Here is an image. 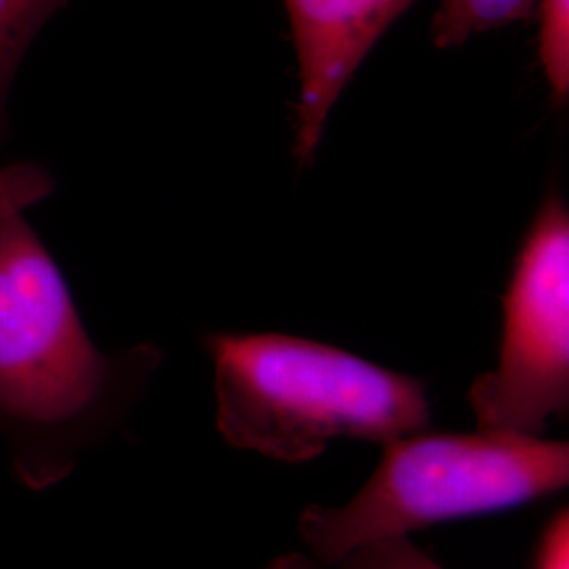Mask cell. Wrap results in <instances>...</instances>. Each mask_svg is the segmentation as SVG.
<instances>
[{
  "label": "cell",
  "instance_id": "cell-4",
  "mask_svg": "<svg viewBox=\"0 0 569 569\" xmlns=\"http://www.w3.org/2000/svg\"><path fill=\"white\" fill-rule=\"evenodd\" d=\"M477 427L545 437L569 406V211L550 194L512 268L498 367L468 390Z\"/></svg>",
  "mask_w": 569,
  "mask_h": 569
},
{
  "label": "cell",
  "instance_id": "cell-12",
  "mask_svg": "<svg viewBox=\"0 0 569 569\" xmlns=\"http://www.w3.org/2000/svg\"><path fill=\"white\" fill-rule=\"evenodd\" d=\"M266 569H329V566L308 552H287L277 557Z\"/></svg>",
  "mask_w": 569,
  "mask_h": 569
},
{
  "label": "cell",
  "instance_id": "cell-5",
  "mask_svg": "<svg viewBox=\"0 0 569 569\" xmlns=\"http://www.w3.org/2000/svg\"><path fill=\"white\" fill-rule=\"evenodd\" d=\"M416 0H284L300 72L293 154L310 164L329 114L369 51Z\"/></svg>",
  "mask_w": 569,
  "mask_h": 569
},
{
  "label": "cell",
  "instance_id": "cell-1",
  "mask_svg": "<svg viewBox=\"0 0 569 569\" xmlns=\"http://www.w3.org/2000/svg\"><path fill=\"white\" fill-rule=\"evenodd\" d=\"M159 357L154 346L98 348L26 211H0V441L21 486L42 491L72 475Z\"/></svg>",
  "mask_w": 569,
  "mask_h": 569
},
{
  "label": "cell",
  "instance_id": "cell-6",
  "mask_svg": "<svg viewBox=\"0 0 569 569\" xmlns=\"http://www.w3.org/2000/svg\"><path fill=\"white\" fill-rule=\"evenodd\" d=\"M70 0H0V146L7 140V102L23 56Z\"/></svg>",
  "mask_w": 569,
  "mask_h": 569
},
{
  "label": "cell",
  "instance_id": "cell-11",
  "mask_svg": "<svg viewBox=\"0 0 569 569\" xmlns=\"http://www.w3.org/2000/svg\"><path fill=\"white\" fill-rule=\"evenodd\" d=\"M533 569H569L568 510H559L545 529L536 550Z\"/></svg>",
  "mask_w": 569,
  "mask_h": 569
},
{
  "label": "cell",
  "instance_id": "cell-8",
  "mask_svg": "<svg viewBox=\"0 0 569 569\" xmlns=\"http://www.w3.org/2000/svg\"><path fill=\"white\" fill-rule=\"evenodd\" d=\"M540 63L559 102L569 96V0L540 2Z\"/></svg>",
  "mask_w": 569,
  "mask_h": 569
},
{
  "label": "cell",
  "instance_id": "cell-10",
  "mask_svg": "<svg viewBox=\"0 0 569 569\" xmlns=\"http://www.w3.org/2000/svg\"><path fill=\"white\" fill-rule=\"evenodd\" d=\"M56 190L51 171L39 163H13L0 169V211L30 209L47 201Z\"/></svg>",
  "mask_w": 569,
  "mask_h": 569
},
{
  "label": "cell",
  "instance_id": "cell-3",
  "mask_svg": "<svg viewBox=\"0 0 569 569\" xmlns=\"http://www.w3.org/2000/svg\"><path fill=\"white\" fill-rule=\"evenodd\" d=\"M382 449L380 465L346 505H312L300 515L308 555L329 568L369 542L515 509L569 483L568 443L545 437L422 430Z\"/></svg>",
  "mask_w": 569,
  "mask_h": 569
},
{
  "label": "cell",
  "instance_id": "cell-9",
  "mask_svg": "<svg viewBox=\"0 0 569 569\" xmlns=\"http://www.w3.org/2000/svg\"><path fill=\"white\" fill-rule=\"evenodd\" d=\"M338 569H446L418 549L409 538H387L350 550Z\"/></svg>",
  "mask_w": 569,
  "mask_h": 569
},
{
  "label": "cell",
  "instance_id": "cell-2",
  "mask_svg": "<svg viewBox=\"0 0 569 569\" xmlns=\"http://www.w3.org/2000/svg\"><path fill=\"white\" fill-rule=\"evenodd\" d=\"M216 422L232 448L308 462L331 441L387 446L427 430V387L336 346L283 333H216Z\"/></svg>",
  "mask_w": 569,
  "mask_h": 569
},
{
  "label": "cell",
  "instance_id": "cell-7",
  "mask_svg": "<svg viewBox=\"0 0 569 569\" xmlns=\"http://www.w3.org/2000/svg\"><path fill=\"white\" fill-rule=\"evenodd\" d=\"M533 0H441L430 37L439 49L462 47L472 37L529 20Z\"/></svg>",
  "mask_w": 569,
  "mask_h": 569
}]
</instances>
